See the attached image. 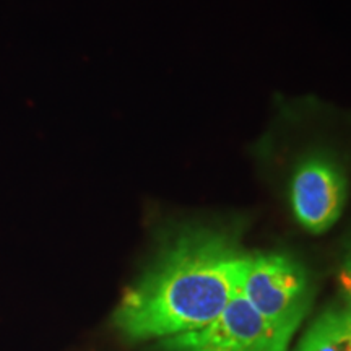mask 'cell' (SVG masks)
Masks as SVG:
<instances>
[{"instance_id":"obj_5","label":"cell","mask_w":351,"mask_h":351,"mask_svg":"<svg viewBox=\"0 0 351 351\" xmlns=\"http://www.w3.org/2000/svg\"><path fill=\"white\" fill-rule=\"evenodd\" d=\"M348 309H330L315 320L296 351H348Z\"/></svg>"},{"instance_id":"obj_3","label":"cell","mask_w":351,"mask_h":351,"mask_svg":"<svg viewBox=\"0 0 351 351\" xmlns=\"http://www.w3.org/2000/svg\"><path fill=\"white\" fill-rule=\"evenodd\" d=\"M288 337L274 330L241 289L208 326L163 340L165 351H287Z\"/></svg>"},{"instance_id":"obj_2","label":"cell","mask_w":351,"mask_h":351,"mask_svg":"<svg viewBox=\"0 0 351 351\" xmlns=\"http://www.w3.org/2000/svg\"><path fill=\"white\" fill-rule=\"evenodd\" d=\"M241 293L274 330L291 339L309 309L313 288L296 258L265 252L249 256Z\"/></svg>"},{"instance_id":"obj_7","label":"cell","mask_w":351,"mask_h":351,"mask_svg":"<svg viewBox=\"0 0 351 351\" xmlns=\"http://www.w3.org/2000/svg\"><path fill=\"white\" fill-rule=\"evenodd\" d=\"M346 307V306H345ZM348 309V307H346ZM348 332H350V341H348V351H351V311L348 309Z\"/></svg>"},{"instance_id":"obj_6","label":"cell","mask_w":351,"mask_h":351,"mask_svg":"<svg viewBox=\"0 0 351 351\" xmlns=\"http://www.w3.org/2000/svg\"><path fill=\"white\" fill-rule=\"evenodd\" d=\"M339 285L345 304L351 311V245L345 251L343 257H341L339 267Z\"/></svg>"},{"instance_id":"obj_1","label":"cell","mask_w":351,"mask_h":351,"mask_svg":"<svg viewBox=\"0 0 351 351\" xmlns=\"http://www.w3.org/2000/svg\"><path fill=\"white\" fill-rule=\"evenodd\" d=\"M249 256L212 228H184L158 249L114 311L129 341L166 340L212 324L241 289Z\"/></svg>"},{"instance_id":"obj_4","label":"cell","mask_w":351,"mask_h":351,"mask_svg":"<svg viewBox=\"0 0 351 351\" xmlns=\"http://www.w3.org/2000/svg\"><path fill=\"white\" fill-rule=\"evenodd\" d=\"M345 200V171L328 153H313L293 171L289 202L295 218L307 231L328 230L339 219Z\"/></svg>"}]
</instances>
